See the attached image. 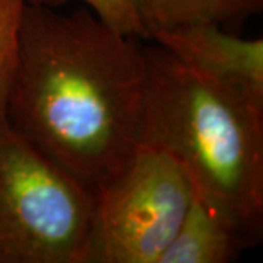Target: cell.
<instances>
[{
  "mask_svg": "<svg viewBox=\"0 0 263 263\" xmlns=\"http://www.w3.org/2000/svg\"><path fill=\"white\" fill-rule=\"evenodd\" d=\"M148 85L143 40L81 8L28 3L6 119L94 192L129 162L141 138Z\"/></svg>",
  "mask_w": 263,
  "mask_h": 263,
  "instance_id": "1",
  "label": "cell"
},
{
  "mask_svg": "<svg viewBox=\"0 0 263 263\" xmlns=\"http://www.w3.org/2000/svg\"><path fill=\"white\" fill-rule=\"evenodd\" d=\"M145 145L165 151L193 190L256 246L263 228V108L189 67L157 43L146 46Z\"/></svg>",
  "mask_w": 263,
  "mask_h": 263,
  "instance_id": "2",
  "label": "cell"
},
{
  "mask_svg": "<svg viewBox=\"0 0 263 263\" xmlns=\"http://www.w3.org/2000/svg\"><path fill=\"white\" fill-rule=\"evenodd\" d=\"M95 193L0 117V263H84Z\"/></svg>",
  "mask_w": 263,
  "mask_h": 263,
  "instance_id": "3",
  "label": "cell"
},
{
  "mask_svg": "<svg viewBox=\"0 0 263 263\" xmlns=\"http://www.w3.org/2000/svg\"><path fill=\"white\" fill-rule=\"evenodd\" d=\"M94 193L84 263H158L195 190L171 155L139 143L126 167Z\"/></svg>",
  "mask_w": 263,
  "mask_h": 263,
  "instance_id": "4",
  "label": "cell"
},
{
  "mask_svg": "<svg viewBox=\"0 0 263 263\" xmlns=\"http://www.w3.org/2000/svg\"><path fill=\"white\" fill-rule=\"evenodd\" d=\"M157 43L189 67L263 108V38H245L216 25L151 32Z\"/></svg>",
  "mask_w": 263,
  "mask_h": 263,
  "instance_id": "5",
  "label": "cell"
},
{
  "mask_svg": "<svg viewBox=\"0 0 263 263\" xmlns=\"http://www.w3.org/2000/svg\"><path fill=\"white\" fill-rule=\"evenodd\" d=\"M250 246L240 227L193 193L187 212L158 263H230Z\"/></svg>",
  "mask_w": 263,
  "mask_h": 263,
  "instance_id": "6",
  "label": "cell"
},
{
  "mask_svg": "<svg viewBox=\"0 0 263 263\" xmlns=\"http://www.w3.org/2000/svg\"><path fill=\"white\" fill-rule=\"evenodd\" d=\"M263 0H142V13L148 31L193 25H216L233 31L257 15Z\"/></svg>",
  "mask_w": 263,
  "mask_h": 263,
  "instance_id": "7",
  "label": "cell"
},
{
  "mask_svg": "<svg viewBox=\"0 0 263 263\" xmlns=\"http://www.w3.org/2000/svg\"><path fill=\"white\" fill-rule=\"evenodd\" d=\"M28 0H0V117H6V103L16 65L19 32Z\"/></svg>",
  "mask_w": 263,
  "mask_h": 263,
  "instance_id": "8",
  "label": "cell"
},
{
  "mask_svg": "<svg viewBox=\"0 0 263 263\" xmlns=\"http://www.w3.org/2000/svg\"><path fill=\"white\" fill-rule=\"evenodd\" d=\"M70 0H28V3L59 8ZM92 10L98 18L123 34L148 40L142 13V0H78Z\"/></svg>",
  "mask_w": 263,
  "mask_h": 263,
  "instance_id": "9",
  "label": "cell"
}]
</instances>
